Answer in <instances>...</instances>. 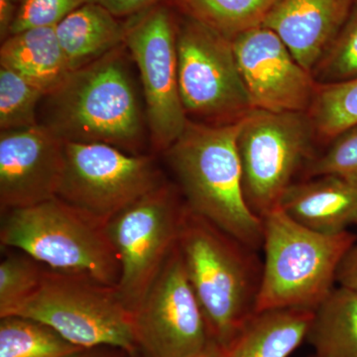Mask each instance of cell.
<instances>
[{
    "label": "cell",
    "mask_w": 357,
    "mask_h": 357,
    "mask_svg": "<svg viewBox=\"0 0 357 357\" xmlns=\"http://www.w3.org/2000/svg\"><path fill=\"white\" fill-rule=\"evenodd\" d=\"M337 282L342 287L357 292V244H354L338 267Z\"/></svg>",
    "instance_id": "f546056e"
},
{
    "label": "cell",
    "mask_w": 357,
    "mask_h": 357,
    "mask_svg": "<svg viewBox=\"0 0 357 357\" xmlns=\"http://www.w3.org/2000/svg\"><path fill=\"white\" fill-rule=\"evenodd\" d=\"M0 261V318L13 316L41 285L44 265L14 248H2Z\"/></svg>",
    "instance_id": "cb8c5ba5"
},
{
    "label": "cell",
    "mask_w": 357,
    "mask_h": 357,
    "mask_svg": "<svg viewBox=\"0 0 357 357\" xmlns=\"http://www.w3.org/2000/svg\"><path fill=\"white\" fill-rule=\"evenodd\" d=\"M154 156L105 143L66 142L58 198L103 223L166 182Z\"/></svg>",
    "instance_id": "ba28073f"
},
{
    "label": "cell",
    "mask_w": 357,
    "mask_h": 357,
    "mask_svg": "<svg viewBox=\"0 0 357 357\" xmlns=\"http://www.w3.org/2000/svg\"><path fill=\"white\" fill-rule=\"evenodd\" d=\"M77 357H142L139 352H130L117 347H100L86 349Z\"/></svg>",
    "instance_id": "1f68e13d"
},
{
    "label": "cell",
    "mask_w": 357,
    "mask_h": 357,
    "mask_svg": "<svg viewBox=\"0 0 357 357\" xmlns=\"http://www.w3.org/2000/svg\"><path fill=\"white\" fill-rule=\"evenodd\" d=\"M314 137L307 112L253 109L244 117L237 139L243 192L258 217L278 206Z\"/></svg>",
    "instance_id": "30bf717a"
},
{
    "label": "cell",
    "mask_w": 357,
    "mask_h": 357,
    "mask_svg": "<svg viewBox=\"0 0 357 357\" xmlns=\"http://www.w3.org/2000/svg\"><path fill=\"white\" fill-rule=\"evenodd\" d=\"M44 93L13 70L0 67V128L36 126V107Z\"/></svg>",
    "instance_id": "d4e9b609"
},
{
    "label": "cell",
    "mask_w": 357,
    "mask_h": 357,
    "mask_svg": "<svg viewBox=\"0 0 357 357\" xmlns=\"http://www.w3.org/2000/svg\"><path fill=\"white\" fill-rule=\"evenodd\" d=\"M197 357H229V351L211 340L201 354Z\"/></svg>",
    "instance_id": "d6a6232c"
},
{
    "label": "cell",
    "mask_w": 357,
    "mask_h": 357,
    "mask_svg": "<svg viewBox=\"0 0 357 357\" xmlns=\"http://www.w3.org/2000/svg\"><path fill=\"white\" fill-rule=\"evenodd\" d=\"M178 20L164 0L129 18L124 37V45L139 70L152 146L161 153L189 121L178 89Z\"/></svg>",
    "instance_id": "8fae6325"
},
{
    "label": "cell",
    "mask_w": 357,
    "mask_h": 357,
    "mask_svg": "<svg viewBox=\"0 0 357 357\" xmlns=\"http://www.w3.org/2000/svg\"><path fill=\"white\" fill-rule=\"evenodd\" d=\"M316 137L335 140L357 126V77L340 83L318 84L307 110Z\"/></svg>",
    "instance_id": "603a6c76"
},
{
    "label": "cell",
    "mask_w": 357,
    "mask_h": 357,
    "mask_svg": "<svg viewBox=\"0 0 357 357\" xmlns=\"http://www.w3.org/2000/svg\"><path fill=\"white\" fill-rule=\"evenodd\" d=\"M65 141L44 124L1 131V213L58 196L65 169Z\"/></svg>",
    "instance_id": "5bb4252c"
},
{
    "label": "cell",
    "mask_w": 357,
    "mask_h": 357,
    "mask_svg": "<svg viewBox=\"0 0 357 357\" xmlns=\"http://www.w3.org/2000/svg\"><path fill=\"white\" fill-rule=\"evenodd\" d=\"M0 63L45 96L55 93L72 73L55 27L30 28L7 37L0 48Z\"/></svg>",
    "instance_id": "e0dca14e"
},
{
    "label": "cell",
    "mask_w": 357,
    "mask_h": 357,
    "mask_svg": "<svg viewBox=\"0 0 357 357\" xmlns=\"http://www.w3.org/2000/svg\"><path fill=\"white\" fill-rule=\"evenodd\" d=\"M316 357H357V292L342 287L314 311L307 337Z\"/></svg>",
    "instance_id": "ffe728a7"
},
{
    "label": "cell",
    "mask_w": 357,
    "mask_h": 357,
    "mask_svg": "<svg viewBox=\"0 0 357 357\" xmlns=\"http://www.w3.org/2000/svg\"><path fill=\"white\" fill-rule=\"evenodd\" d=\"M231 42L253 109L307 112L319 84L276 33L259 26Z\"/></svg>",
    "instance_id": "4fadbf2b"
},
{
    "label": "cell",
    "mask_w": 357,
    "mask_h": 357,
    "mask_svg": "<svg viewBox=\"0 0 357 357\" xmlns=\"http://www.w3.org/2000/svg\"><path fill=\"white\" fill-rule=\"evenodd\" d=\"M132 326L142 357H197L210 342L178 244L132 312Z\"/></svg>",
    "instance_id": "7c38bea8"
},
{
    "label": "cell",
    "mask_w": 357,
    "mask_h": 357,
    "mask_svg": "<svg viewBox=\"0 0 357 357\" xmlns=\"http://www.w3.org/2000/svg\"><path fill=\"white\" fill-rule=\"evenodd\" d=\"M278 206L289 217L323 234L357 225V174H328L294 182Z\"/></svg>",
    "instance_id": "2e32d148"
},
{
    "label": "cell",
    "mask_w": 357,
    "mask_h": 357,
    "mask_svg": "<svg viewBox=\"0 0 357 357\" xmlns=\"http://www.w3.org/2000/svg\"><path fill=\"white\" fill-rule=\"evenodd\" d=\"M96 0H16L10 34L37 27H55L79 7Z\"/></svg>",
    "instance_id": "4316f807"
},
{
    "label": "cell",
    "mask_w": 357,
    "mask_h": 357,
    "mask_svg": "<svg viewBox=\"0 0 357 357\" xmlns=\"http://www.w3.org/2000/svg\"><path fill=\"white\" fill-rule=\"evenodd\" d=\"M328 174H357V126L332 141L328 150L312 159L305 170L307 178Z\"/></svg>",
    "instance_id": "83f0119b"
},
{
    "label": "cell",
    "mask_w": 357,
    "mask_h": 357,
    "mask_svg": "<svg viewBox=\"0 0 357 357\" xmlns=\"http://www.w3.org/2000/svg\"><path fill=\"white\" fill-rule=\"evenodd\" d=\"M16 13V0H0V38L4 41L10 34Z\"/></svg>",
    "instance_id": "4dcf8cb0"
},
{
    "label": "cell",
    "mask_w": 357,
    "mask_h": 357,
    "mask_svg": "<svg viewBox=\"0 0 357 357\" xmlns=\"http://www.w3.org/2000/svg\"><path fill=\"white\" fill-rule=\"evenodd\" d=\"M312 357H316V356H312Z\"/></svg>",
    "instance_id": "836d02e7"
},
{
    "label": "cell",
    "mask_w": 357,
    "mask_h": 357,
    "mask_svg": "<svg viewBox=\"0 0 357 357\" xmlns=\"http://www.w3.org/2000/svg\"><path fill=\"white\" fill-rule=\"evenodd\" d=\"M243 119L225 124L189 119L163 154L188 208L258 251L262 248L263 220L244 196L237 146Z\"/></svg>",
    "instance_id": "6da1fadb"
},
{
    "label": "cell",
    "mask_w": 357,
    "mask_h": 357,
    "mask_svg": "<svg viewBox=\"0 0 357 357\" xmlns=\"http://www.w3.org/2000/svg\"><path fill=\"white\" fill-rule=\"evenodd\" d=\"M263 220L264 259L256 312L314 310L332 293L338 267L356 237L349 231L323 234L289 217L280 206Z\"/></svg>",
    "instance_id": "277c9868"
},
{
    "label": "cell",
    "mask_w": 357,
    "mask_h": 357,
    "mask_svg": "<svg viewBox=\"0 0 357 357\" xmlns=\"http://www.w3.org/2000/svg\"><path fill=\"white\" fill-rule=\"evenodd\" d=\"M356 0H279L262 26L280 37L312 72L342 29Z\"/></svg>",
    "instance_id": "9a60e30c"
},
{
    "label": "cell",
    "mask_w": 357,
    "mask_h": 357,
    "mask_svg": "<svg viewBox=\"0 0 357 357\" xmlns=\"http://www.w3.org/2000/svg\"><path fill=\"white\" fill-rule=\"evenodd\" d=\"M177 53L178 89L187 115L204 123L225 124L255 109L231 40L183 15L178 20Z\"/></svg>",
    "instance_id": "9c48e42d"
},
{
    "label": "cell",
    "mask_w": 357,
    "mask_h": 357,
    "mask_svg": "<svg viewBox=\"0 0 357 357\" xmlns=\"http://www.w3.org/2000/svg\"><path fill=\"white\" fill-rule=\"evenodd\" d=\"M117 18L132 17L164 0H96Z\"/></svg>",
    "instance_id": "f1b7e54d"
},
{
    "label": "cell",
    "mask_w": 357,
    "mask_h": 357,
    "mask_svg": "<svg viewBox=\"0 0 357 357\" xmlns=\"http://www.w3.org/2000/svg\"><path fill=\"white\" fill-rule=\"evenodd\" d=\"M13 316L43 323L83 349L110 347L139 352L132 312L117 288L86 274L44 266L38 290Z\"/></svg>",
    "instance_id": "8992f818"
},
{
    "label": "cell",
    "mask_w": 357,
    "mask_h": 357,
    "mask_svg": "<svg viewBox=\"0 0 357 357\" xmlns=\"http://www.w3.org/2000/svg\"><path fill=\"white\" fill-rule=\"evenodd\" d=\"M178 248L211 340L229 349L256 312L262 276L257 250L187 204Z\"/></svg>",
    "instance_id": "7a4b0ae2"
},
{
    "label": "cell",
    "mask_w": 357,
    "mask_h": 357,
    "mask_svg": "<svg viewBox=\"0 0 357 357\" xmlns=\"http://www.w3.org/2000/svg\"><path fill=\"white\" fill-rule=\"evenodd\" d=\"M185 211L177 185L166 181L105 223L121 265L117 291L131 312L177 246Z\"/></svg>",
    "instance_id": "52a82bcc"
},
{
    "label": "cell",
    "mask_w": 357,
    "mask_h": 357,
    "mask_svg": "<svg viewBox=\"0 0 357 357\" xmlns=\"http://www.w3.org/2000/svg\"><path fill=\"white\" fill-rule=\"evenodd\" d=\"M126 47L73 70L48 96L47 128L65 142L105 143L141 154L144 117L126 64Z\"/></svg>",
    "instance_id": "3957f363"
},
{
    "label": "cell",
    "mask_w": 357,
    "mask_h": 357,
    "mask_svg": "<svg viewBox=\"0 0 357 357\" xmlns=\"http://www.w3.org/2000/svg\"><path fill=\"white\" fill-rule=\"evenodd\" d=\"M279 0H172L183 15L229 40L259 27Z\"/></svg>",
    "instance_id": "44dd1931"
},
{
    "label": "cell",
    "mask_w": 357,
    "mask_h": 357,
    "mask_svg": "<svg viewBox=\"0 0 357 357\" xmlns=\"http://www.w3.org/2000/svg\"><path fill=\"white\" fill-rule=\"evenodd\" d=\"M1 248H14L44 266L77 272L116 287L121 265L105 223L58 197L1 213Z\"/></svg>",
    "instance_id": "5b68a950"
},
{
    "label": "cell",
    "mask_w": 357,
    "mask_h": 357,
    "mask_svg": "<svg viewBox=\"0 0 357 357\" xmlns=\"http://www.w3.org/2000/svg\"><path fill=\"white\" fill-rule=\"evenodd\" d=\"M312 318V310L256 312L227 349L229 357H289L307 340Z\"/></svg>",
    "instance_id": "d6986e66"
},
{
    "label": "cell",
    "mask_w": 357,
    "mask_h": 357,
    "mask_svg": "<svg viewBox=\"0 0 357 357\" xmlns=\"http://www.w3.org/2000/svg\"><path fill=\"white\" fill-rule=\"evenodd\" d=\"M86 349L35 319L0 318V357H77Z\"/></svg>",
    "instance_id": "7402d4cb"
},
{
    "label": "cell",
    "mask_w": 357,
    "mask_h": 357,
    "mask_svg": "<svg viewBox=\"0 0 357 357\" xmlns=\"http://www.w3.org/2000/svg\"><path fill=\"white\" fill-rule=\"evenodd\" d=\"M126 23L98 2L79 7L55 26L70 70L86 67L124 44Z\"/></svg>",
    "instance_id": "ac0fdd59"
},
{
    "label": "cell",
    "mask_w": 357,
    "mask_h": 357,
    "mask_svg": "<svg viewBox=\"0 0 357 357\" xmlns=\"http://www.w3.org/2000/svg\"><path fill=\"white\" fill-rule=\"evenodd\" d=\"M312 74L319 84L340 83L357 77V0Z\"/></svg>",
    "instance_id": "484cf974"
}]
</instances>
